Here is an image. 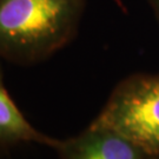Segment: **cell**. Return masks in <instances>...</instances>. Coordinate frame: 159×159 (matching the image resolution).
Wrapping results in <instances>:
<instances>
[{"instance_id": "cell-5", "label": "cell", "mask_w": 159, "mask_h": 159, "mask_svg": "<svg viewBox=\"0 0 159 159\" xmlns=\"http://www.w3.org/2000/svg\"><path fill=\"white\" fill-rule=\"evenodd\" d=\"M151 159H159V153L158 154H153V156L151 157Z\"/></svg>"}, {"instance_id": "cell-4", "label": "cell", "mask_w": 159, "mask_h": 159, "mask_svg": "<svg viewBox=\"0 0 159 159\" xmlns=\"http://www.w3.org/2000/svg\"><path fill=\"white\" fill-rule=\"evenodd\" d=\"M61 140L46 136L31 125L11 99L2 83L0 68V156L7 154L21 144L35 143L56 148Z\"/></svg>"}, {"instance_id": "cell-2", "label": "cell", "mask_w": 159, "mask_h": 159, "mask_svg": "<svg viewBox=\"0 0 159 159\" xmlns=\"http://www.w3.org/2000/svg\"><path fill=\"white\" fill-rule=\"evenodd\" d=\"M118 132L150 154L159 153V74L121 81L91 123Z\"/></svg>"}, {"instance_id": "cell-3", "label": "cell", "mask_w": 159, "mask_h": 159, "mask_svg": "<svg viewBox=\"0 0 159 159\" xmlns=\"http://www.w3.org/2000/svg\"><path fill=\"white\" fill-rule=\"evenodd\" d=\"M56 151L60 159H151L153 156L118 132L91 124L78 136L61 140Z\"/></svg>"}, {"instance_id": "cell-1", "label": "cell", "mask_w": 159, "mask_h": 159, "mask_svg": "<svg viewBox=\"0 0 159 159\" xmlns=\"http://www.w3.org/2000/svg\"><path fill=\"white\" fill-rule=\"evenodd\" d=\"M74 18V0H0V58L44 59L67 40Z\"/></svg>"}]
</instances>
